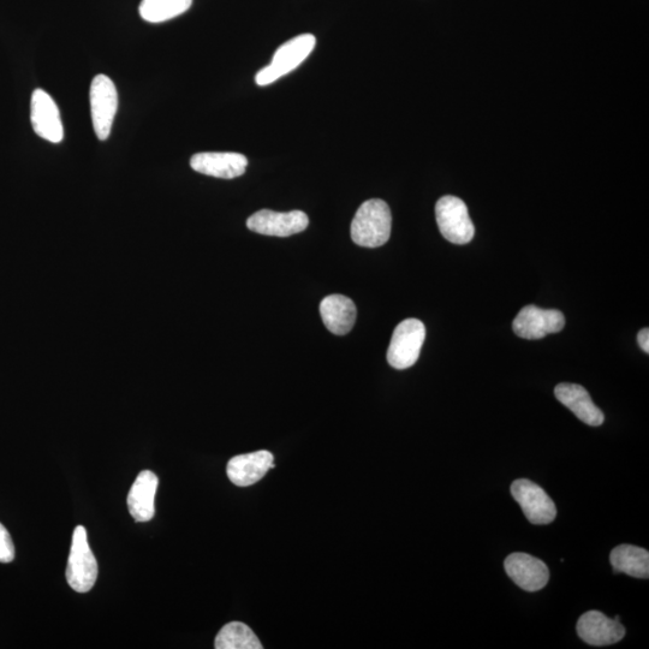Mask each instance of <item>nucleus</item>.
Listing matches in <instances>:
<instances>
[{
	"mask_svg": "<svg viewBox=\"0 0 649 649\" xmlns=\"http://www.w3.org/2000/svg\"><path fill=\"white\" fill-rule=\"evenodd\" d=\"M392 228V216L389 205L380 199H372L360 206L353 223L351 238L357 246L378 248L389 241Z\"/></svg>",
	"mask_w": 649,
	"mask_h": 649,
	"instance_id": "1",
	"label": "nucleus"
},
{
	"mask_svg": "<svg viewBox=\"0 0 649 649\" xmlns=\"http://www.w3.org/2000/svg\"><path fill=\"white\" fill-rule=\"evenodd\" d=\"M315 45H317V39L313 34H301L299 37L287 41L275 52L271 63L256 74V83L261 87L269 86L290 74L306 61Z\"/></svg>",
	"mask_w": 649,
	"mask_h": 649,
	"instance_id": "2",
	"label": "nucleus"
},
{
	"mask_svg": "<svg viewBox=\"0 0 649 649\" xmlns=\"http://www.w3.org/2000/svg\"><path fill=\"white\" fill-rule=\"evenodd\" d=\"M67 581L77 593H87L98 579V562L88 544L85 527L77 526L67 567Z\"/></svg>",
	"mask_w": 649,
	"mask_h": 649,
	"instance_id": "3",
	"label": "nucleus"
},
{
	"mask_svg": "<svg viewBox=\"0 0 649 649\" xmlns=\"http://www.w3.org/2000/svg\"><path fill=\"white\" fill-rule=\"evenodd\" d=\"M426 338V327L418 319L402 321L392 335L387 361L396 369H407L419 360Z\"/></svg>",
	"mask_w": 649,
	"mask_h": 649,
	"instance_id": "4",
	"label": "nucleus"
},
{
	"mask_svg": "<svg viewBox=\"0 0 649 649\" xmlns=\"http://www.w3.org/2000/svg\"><path fill=\"white\" fill-rule=\"evenodd\" d=\"M436 217L440 232L451 243L467 244L475 235L468 207L456 196H444L437 202Z\"/></svg>",
	"mask_w": 649,
	"mask_h": 649,
	"instance_id": "5",
	"label": "nucleus"
},
{
	"mask_svg": "<svg viewBox=\"0 0 649 649\" xmlns=\"http://www.w3.org/2000/svg\"><path fill=\"white\" fill-rule=\"evenodd\" d=\"M118 109V93L115 83L106 75L94 77L91 85V115L94 132L105 141L111 134Z\"/></svg>",
	"mask_w": 649,
	"mask_h": 649,
	"instance_id": "6",
	"label": "nucleus"
},
{
	"mask_svg": "<svg viewBox=\"0 0 649 649\" xmlns=\"http://www.w3.org/2000/svg\"><path fill=\"white\" fill-rule=\"evenodd\" d=\"M511 494L533 525H549L555 521L557 508L543 488L527 479L514 481Z\"/></svg>",
	"mask_w": 649,
	"mask_h": 649,
	"instance_id": "7",
	"label": "nucleus"
},
{
	"mask_svg": "<svg viewBox=\"0 0 649 649\" xmlns=\"http://www.w3.org/2000/svg\"><path fill=\"white\" fill-rule=\"evenodd\" d=\"M564 326L565 317L562 312L529 305L517 314L512 330L521 338L541 339L551 333L561 332Z\"/></svg>",
	"mask_w": 649,
	"mask_h": 649,
	"instance_id": "8",
	"label": "nucleus"
},
{
	"mask_svg": "<svg viewBox=\"0 0 649 649\" xmlns=\"http://www.w3.org/2000/svg\"><path fill=\"white\" fill-rule=\"evenodd\" d=\"M309 219L305 212H275L261 210L250 216L247 220L249 230L256 234L276 237H289L308 228Z\"/></svg>",
	"mask_w": 649,
	"mask_h": 649,
	"instance_id": "9",
	"label": "nucleus"
},
{
	"mask_svg": "<svg viewBox=\"0 0 649 649\" xmlns=\"http://www.w3.org/2000/svg\"><path fill=\"white\" fill-rule=\"evenodd\" d=\"M31 121L41 139L59 144L64 138L61 113L55 100L43 89H35L31 101Z\"/></svg>",
	"mask_w": 649,
	"mask_h": 649,
	"instance_id": "10",
	"label": "nucleus"
},
{
	"mask_svg": "<svg viewBox=\"0 0 649 649\" xmlns=\"http://www.w3.org/2000/svg\"><path fill=\"white\" fill-rule=\"evenodd\" d=\"M577 635L591 646H610L623 640L625 628L618 616L606 617L599 611H588L576 625Z\"/></svg>",
	"mask_w": 649,
	"mask_h": 649,
	"instance_id": "11",
	"label": "nucleus"
},
{
	"mask_svg": "<svg viewBox=\"0 0 649 649\" xmlns=\"http://www.w3.org/2000/svg\"><path fill=\"white\" fill-rule=\"evenodd\" d=\"M504 567L510 579L527 592L540 591L550 581L547 565L527 553H512L505 559Z\"/></svg>",
	"mask_w": 649,
	"mask_h": 649,
	"instance_id": "12",
	"label": "nucleus"
},
{
	"mask_svg": "<svg viewBox=\"0 0 649 649\" xmlns=\"http://www.w3.org/2000/svg\"><path fill=\"white\" fill-rule=\"evenodd\" d=\"M190 166L199 174L232 180L244 175L248 159L241 153L206 152L198 153L190 159Z\"/></svg>",
	"mask_w": 649,
	"mask_h": 649,
	"instance_id": "13",
	"label": "nucleus"
},
{
	"mask_svg": "<svg viewBox=\"0 0 649 649\" xmlns=\"http://www.w3.org/2000/svg\"><path fill=\"white\" fill-rule=\"evenodd\" d=\"M275 457L266 450L240 455L231 460L226 468L228 478L238 487H248L264 478L270 469L276 467Z\"/></svg>",
	"mask_w": 649,
	"mask_h": 649,
	"instance_id": "14",
	"label": "nucleus"
},
{
	"mask_svg": "<svg viewBox=\"0 0 649 649\" xmlns=\"http://www.w3.org/2000/svg\"><path fill=\"white\" fill-rule=\"evenodd\" d=\"M555 395L563 406L570 409L585 424L593 427L604 424V413L595 406L585 387L569 383L559 384L556 386Z\"/></svg>",
	"mask_w": 649,
	"mask_h": 649,
	"instance_id": "15",
	"label": "nucleus"
},
{
	"mask_svg": "<svg viewBox=\"0 0 649 649\" xmlns=\"http://www.w3.org/2000/svg\"><path fill=\"white\" fill-rule=\"evenodd\" d=\"M158 485V476L151 470H144L134 481L128 494V508L136 522H148L154 517V499Z\"/></svg>",
	"mask_w": 649,
	"mask_h": 649,
	"instance_id": "16",
	"label": "nucleus"
},
{
	"mask_svg": "<svg viewBox=\"0 0 649 649\" xmlns=\"http://www.w3.org/2000/svg\"><path fill=\"white\" fill-rule=\"evenodd\" d=\"M320 315L327 330L333 335L344 336L355 325L356 306L347 296L330 295L321 301Z\"/></svg>",
	"mask_w": 649,
	"mask_h": 649,
	"instance_id": "17",
	"label": "nucleus"
},
{
	"mask_svg": "<svg viewBox=\"0 0 649 649\" xmlns=\"http://www.w3.org/2000/svg\"><path fill=\"white\" fill-rule=\"evenodd\" d=\"M610 562L617 574L624 573L636 579H648L649 552L641 547L618 546L611 552Z\"/></svg>",
	"mask_w": 649,
	"mask_h": 649,
	"instance_id": "18",
	"label": "nucleus"
},
{
	"mask_svg": "<svg viewBox=\"0 0 649 649\" xmlns=\"http://www.w3.org/2000/svg\"><path fill=\"white\" fill-rule=\"evenodd\" d=\"M192 4L193 0H142L139 13L146 22L163 23L186 13Z\"/></svg>",
	"mask_w": 649,
	"mask_h": 649,
	"instance_id": "19",
	"label": "nucleus"
},
{
	"mask_svg": "<svg viewBox=\"0 0 649 649\" xmlns=\"http://www.w3.org/2000/svg\"><path fill=\"white\" fill-rule=\"evenodd\" d=\"M214 647L217 649H261L263 645L248 625L232 622L226 624L219 631Z\"/></svg>",
	"mask_w": 649,
	"mask_h": 649,
	"instance_id": "20",
	"label": "nucleus"
},
{
	"mask_svg": "<svg viewBox=\"0 0 649 649\" xmlns=\"http://www.w3.org/2000/svg\"><path fill=\"white\" fill-rule=\"evenodd\" d=\"M15 558V546L7 528L0 523V563L13 562Z\"/></svg>",
	"mask_w": 649,
	"mask_h": 649,
	"instance_id": "21",
	"label": "nucleus"
},
{
	"mask_svg": "<svg viewBox=\"0 0 649 649\" xmlns=\"http://www.w3.org/2000/svg\"><path fill=\"white\" fill-rule=\"evenodd\" d=\"M637 342H639L640 347L646 354L649 353V330L643 329L637 335Z\"/></svg>",
	"mask_w": 649,
	"mask_h": 649,
	"instance_id": "22",
	"label": "nucleus"
}]
</instances>
